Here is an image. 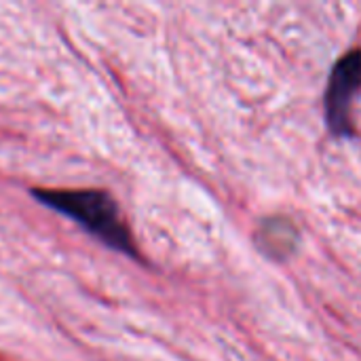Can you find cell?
<instances>
[{"instance_id": "6da1fadb", "label": "cell", "mask_w": 361, "mask_h": 361, "mask_svg": "<svg viewBox=\"0 0 361 361\" xmlns=\"http://www.w3.org/2000/svg\"><path fill=\"white\" fill-rule=\"evenodd\" d=\"M34 197L40 199V203L80 222L89 233H93L106 245L127 256H137L131 231L125 224L116 201L108 192L95 188H82V190L38 188L34 190Z\"/></svg>"}, {"instance_id": "7a4b0ae2", "label": "cell", "mask_w": 361, "mask_h": 361, "mask_svg": "<svg viewBox=\"0 0 361 361\" xmlns=\"http://www.w3.org/2000/svg\"><path fill=\"white\" fill-rule=\"evenodd\" d=\"M361 91V49L343 55L326 89V123L334 135H351V102Z\"/></svg>"}]
</instances>
